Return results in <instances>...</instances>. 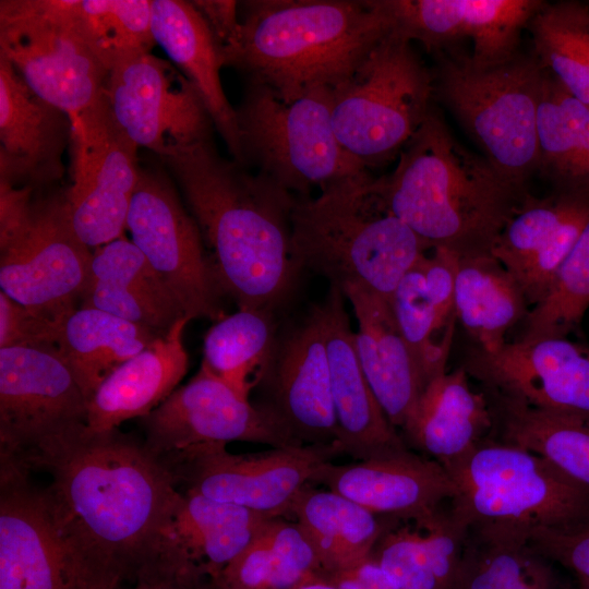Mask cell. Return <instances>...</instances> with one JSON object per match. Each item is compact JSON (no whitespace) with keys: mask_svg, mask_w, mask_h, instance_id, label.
I'll return each mask as SVG.
<instances>
[{"mask_svg":"<svg viewBox=\"0 0 589 589\" xmlns=\"http://www.w3.org/2000/svg\"><path fill=\"white\" fill-rule=\"evenodd\" d=\"M33 470L51 476L44 491L63 540L110 589L177 544L182 493L144 443L118 429L86 426Z\"/></svg>","mask_w":589,"mask_h":589,"instance_id":"cell-1","label":"cell"},{"mask_svg":"<svg viewBox=\"0 0 589 589\" xmlns=\"http://www.w3.org/2000/svg\"><path fill=\"white\" fill-rule=\"evenodd\" d=\"M178 183L223 292L239 309H275L293 293L302 268L293 251L296 196L223 157L214 141L160 159Z\"/></svg>","mask_w":589,"mask_h":589,"instance_id":"cell-2","label":"cell"},{"mask_svg":"<svg viewBox=\"0 0 589 589\" xmlns=\"http://www.w3.org/2000/svg\"><path fill=\"white\" fill-rule=\"evenodd\" d=\"M386 209L432 249L458 257L492 253L530 195L452 134L433 108L392 172L374 179Z\"/></svg>","mask_w":589,"mask_h":589,"instance_id":"cell-3","label":"cell"},{"mask_svg":"<svg viewBox=\"0 0 589 589\" xmlns=\"http://www.w3.org/2000/svg\"><path fill=\"white\" fill-rule=\"evenodd\" d=\"M239 13L240 39L225 67L287 100L335 88L392 31L378 0H250Z\"/></svg>","mask_w":589,"mask_h":589,"instance_id":"cell-4","label":"cell"},{"mask_svg":"<svg viewBox=\"0 0 589 589\" xmlns=\"http://www.w3.org/2000/svg\"><path fill=\"white\" fill-rule=\"evenodd\" d=\"M371 173L296 196L291 236L303 269L325 277L341 292L349 287L389 301L405 274L431 248L389 213Z\"/></svg>","mask_w":589,"mask_h":589,"instance_id":"cell-5","label":"cell"},{"mask_svg":"<svg viewBox=\"0 0 589 589\" xmlns=\"http://www.w3.org/2000/svg\"><path fill=\"white\" fill-rule=\"evenodd\" d=\"M434 98L455 117L492 166L527 189L537 173V118L544 71L534 55L479 63L460 49L435 53Z\"/></svg>","mask_w":589,"mask_h":589,"instance_id":"cell-6","label":"cell"},{"mask_svg":"<svg viewBox=\"0 0 589 589\" xmlns=\"http://www.w3.org/2000/svg\"><path fill=\"white\" fill-rule=\"evenodd\" d=\"M442 465L456 490L449 514L466 530L589 525V488L528 449L488 437Z\"/></svg>","mask_w":589,"mask_h":589,"instance_id":"cell-7","label":"cell"},{"mask_svg":"<svg viewBox=\"0 0 589 589\" xmlns=\"http://www.w3.org/2000/svg\"><path fill=\"white\" fill-rule=\"evenodd\" d=\"M44 189L0 183V287L65 321L87 287L93 250L73 227L65 190Z\"/></svg>","mask_w":589,"mask_h":589,"instance_id":"cell-8","label":"cell"},{"mask_svg":"<svg viewBox=\"0 0 589 589\" xmlns=\"http://www.w3.org/2000/svg\"><path fill=\"white\" fill-rule=\"evenodd\" d=\"M332 89L317 87L287 100L248 82L235 108L242 164L294 196L370 173L337 140Z\"/></svg>","mask_w":589,"mask_h":589,"instance_id":"cell-9","label":"cell"},{"mask_svg":"<svg viewBox=\"0 0 589 589\" xmlns=\"http://www.w3.org/2000/svg\"><path fill=\"white\" fill-rule=\"evenodd\" d=\"M332 91L337 140L368 170L397 158L433 109L432 69L393 31Z\"/></svg>","mask_w":589,"mask_h":589,"instance_id":"cell-10","label":"cell"},{"mask_svg":"<svg viewBox=\"0 0 589 589\" xmlns=\"http://www.w3.org/2000/svg\"><path fill=\"white\" fill-rule=\"evenodd\" d=\"M87 398L55 345L0 348V459L31 472L87 426Z\"/></svg>","mask_w":589,"mask_h":589,"instance_id":"cell-11","label":"cell"},{"mask_svg":"<svg viewBox=\"0 0 589 589\" xmlns=\"http://www.w3.org/2000/svg\"><path fill=\"white\" fill-rule=\"evenodd\" d=\"M0 58L39 97L70 117L105 94L109 70L57 0L0 1Z\"/></svg>","mask_w":589,"mask_h":589,"instance_id":"cell-12","label":"cell"},{"mask_svg":"<svg viewBox=\"0 0 589 589\" xmlns=\"http://www.w3.org/2000/svg\"><path fill=\"white\" fill-rule=\"evenodd\" d=\"M338 445L272 447L232 454L224 443L194 445L157 457L177 488L268 517L289 515L292 500L318 468L341 455Z\"/></svg>","mask_w":589,"mask_h":589,"instance_id":"cell-13","label":"cell"},{"mask_svg":"<svg viewBox=\"0 0 589 589\" xmlns=\"http://www.w3.org/2000/svg\"><path fill=\"white\" fill-rule=\"evenodd\" d=\"M125 229L189 320L226 314L199 226L165 170L140 168Z\"/></svg>","mask_w":589,"mask_h":589,"instance_id":"cell-14","label":"cell"},{"mask_svg":"<svg viewBox=\"0 0 589 589\" xmlns=\"http://www.w3.org/2000/svg\"><path fill=\"white\" fill-rule=\"evenodd\" d=\"M71 176L65 189L73 227L91 249L123 236L139 180L137 145L104 96L72 116Z\"/></svg>","mask_w":589,"mask_h":589,"instance_id":"cell-15","label":"cell"},{"mask_svg":"<svg viewBox=\"0 0 589 589\" xmlns=\"http://www.w3.org/2000/svg\"><path fill=\"white\" fill-rule=\"evenodd\" d=\"M105 96L124 133L160 159L213 140L215 128L196 88L173 63L151 52L113 65Z\"/></svg>","mask_w":589,"mask_h":589,"instance_id":"cell-16","label":"cell"},{"mask_svg":"<svg viewBox=\"0 0 589 589\" xmlns=\"http://www.w3.org/2000/svg\"><path fill=\"white\" fill-rule=\"evenodd\" d=\"M0 589H110L63 540L44 489L0 459Z\"/></svg>","mask_w":589,"mask_h":589,"instance_id":"cell-17","label":"cell"},{"mask_svg":"<svg viewBox=\"0 0 589 589\" xmlns=\"http://www.w3.org/2000/svg\"><path fill=\"white\" fill-rule=\"evenodd\" d=\"M462 366L486 395L589 421V347L567 337L515 339L492 352L472 346Z\"/></svg>","mask_w":589,"mask_h":589,"instance_id":"cell-18","label":"cell"},{"mask_svg":"<svg viewBox=\"0 0 589 589\" xmlns=\"http://www.w3.org/2000/svg\"><path fill=\"white\" fill-rule=\"evenodd\" d=\"M255 404L297 445H338L329 365L318 304L278 337ZM339 446V445H338Z\"/></svg>","mask_w":589,"mask_h":589,"instance_id":"cell-19","label":"cell"},{"mask_svg":"<svg viewBox=\"0 0 589 589\" xmlns=\"http://www.w3.org/2000/svg\"><path fill=\"white\" fill-rule=\"evenodd\" d=\"M141 419L144 445L156 457L194 445L231 441L271 447L297 445L255 404L203 365Z\"/></svg>","mask_w":589,"mask_h":589,"instance_id":"cell-20","label":"cell"},{"mask_svg":"<svg viewBox=\"0 0 589 589\" xmlns=\"http://www.w3.org/2000/svg\"><path fill=\"white\" fill-rule=\"evenodd\" d=\"M392 31L435 53L472 41L479 63L506 60L520 48V35L541 0H378Z\"/></svg>","mask_w":589,"mask_h":589,"instance_id":"cell-21","label":"cell"},{"mask_svg":"<svg viewBox=\"0 0 589 589\" xmlns=\"http://www.w3.org/2000/svg\"><path fill=\"white\" fill-rule=\"evenodd\" d=\"M345 296L329 286L318 304L326 339L338 445L357 461L404 454L410 448L390 423L360 365Z\"/></svg>","mask_w":589,"mask_h":589,"instance_id":"cell-22","label":"cell"},{"mask_svg":"<svg viewBox=\"0 0 589 589\" xmlns=\"http://www.w3.org/2000/svg\"><path fill=\"white\" fill-rule=\"evenodd\" d=\"M311 483L323 484L370 512L397 521L430 517L456 490L443 465L411 450L351 464L322 465Z\"/></svg>","mask_w":589,"mask_h":589,"instance_id":"cell-23","label":"cell"},{"mask_svg":"<svg viewBox=\"0 0 589 589\" xmlns=\"http://www.w3.org/2000/svg\"><path fill=\"white\" fill-rule=\"evenodd\" d=\"M72 119L32 91L0 58V183L47 188L64 173Z\"/></svg>","mask_w":589,"mask_h":589,"instance_id":"cell-24","label":"cell"},{"mask_svg":"<svg viewBox=\"0 0 589 589\" xmlns=\"http://www.w3.org/2000/svg\"><path fill=\"white\" fill-rule=\"evenodd\" d=\"M589 219V199L529 195L497 237L492 254L520 285L529 305L549 293Z\"/></svg>","mask_w":589,"mask_h":589,"instance_id":"cell-25","label":"cell"},{"mask_svg":"<svg viewBox=\"0 0 589 589\" xmlns=\"http://www.w3.org/2000/svg\"><path fill=\"white\" fill-rule=\"evenodd\" d=\"M458 256L445 249L422 255L395 288L389 303L424 385L446 372L455 324Z\"/></svg>","mask_w":589,"mask_h":589,"instance_id":"cell-26","label":"cell"},{"mask_svg":"<svg viewBox=\"0 0 589 589\" xmlns=\"http://www.w3.org/2000/svg\"><path fill=\"white\" fill-rule=\"evenodd\" d=\"M357 318L362 371L390 423L402 429L425 385L388 300L362 288L342 291Z\"/></svg>","mask_w":589,"mask_h":589,"instance_id":"cell-27","label":"cell"},{"mask_svg":"<svg viewBox=\"0 0 589 589\" xmlns=\"http://www.w3.org/2000/svg\"><path fill=\"white\" fill-rule=\"evenodd\" d=\"M151 15L155 43L196 88L232 159L243 165L236 109L220 80V48L207 23L183 0H151Z\"/></svg>","mask_w":589,"mask_h":589,"instance_id":"cell-28","label":"cell"},{"mask_svg":"<svg viewBox=\"0 0 589 589\" xmlns=\"http://www.w3.org/2000/svg\"><path fill=\"white\" fill-rule=\"evenodd\" d=\"M189 321L179 318L99 384L88 400V429L109 431L132 418H143L176 390L188 370L183 330Z\"/></svg>","mask_w":589,"mask_h":589,"instance_id":"cell-29","label":"cell"},{"mask_svg":"<svg viewBox=\"0 0 589 589\" xmlns=\"http://www.w3.org/2000/svg\"><path fill=\"white\" fill-rule=\"evenodd\" d=\"M81 301V306L105 311L159 336L185 317L144 254L123 236L93 250L89 279Z\"/></svg>","mask_w":589,"mask_h":589,"instance_id":"cell-30","label":"cell"},{"mask_svg":"<svg viewBox=\"0 0 589 589\" xmlns=\"http://www.w3.org/2000/svg\"><path fill=\"white\" fill-rule=\"evenodd\" d=\"M493 423L485 394L460 365L428 383L401 431L408 447L444 464L486 440Z\"/></svg>","mask_w":589,"mask_h":589,"instance_id":"cell-31","label":"cell"},{"mask_svg":"<svg viewBox=\"0 0 589 589\" xmlns=\"http://www.w3.org/2000/svg\"><path fill=\"white\" fill-rule=\"evenodd\" d=\"M467 530L448 508L388 527L371 557L398 589H453Z\"/></svg>","mask_w":589,"mask_h":589,"instance_id":"cell-32","label":"cell"},{"mask_svg":"<svg viewBox=\"0 0 589 589\" xmlns=\"http://www.w3.org/2000/svg\"><path fill=\"white\" fill-rule=\"evenodd\" d=\"M289 515L313 544L321 564L320 575L347 570L368 561L383 532L399 522L311 484L297 493Z\"/></svg>","mask_w":589,"mask_h":589,"instance_id":"cell-33","label":"cell"},{"mask_svg":"<svg viewBox=\"0 0 589 589\" xmlns=\"http://www.w3.org/2000/svg\"><path fill=\"white\" fill-rule=\"evenodd\" d=\"M455 311L473 347L492 352L522 323L529 303L515 277L490 253L458 257Z\"/></svg>","mask_w":589,"mask_h":589,"instance_id":"cell-34","label":"cell"},{"mask_svg":"<svg viewBox=\"0 0 589 589\" xmlns=\"http://www.w3.org/2000/svg\"><path fill=\"white\" fill-rule=\"evenodd\" d=\"M453 589H565L554 563L528 542L525 530L469 528Z\"/></svg>","mask_w":589,"mask_h":589,"instance_id":"cell-35","label":"cell"},{"mask_svg":"<svg viewBox=\"0 0 589 589\" xmlns=\"http://www.w3.org/2000/svg\"><path fill=\"white\" fill-rule=\"evenodd\" d=\"M537 139V173L552 185V192L589 199V108L545 72Z\"/></svg>","mask_w":589,"mask_h":589,"instance_id":"cell-36","label":"cell"},{"mask_svg":"<svg viewBox=\"0 0 589 589\" xmlns=\"http://www.w3.org/2000/svg\"><path fill=\"white\" fill-rule=\"evenodd\" d=\"M158 334L105 311L80 306L64 321L57 348L73 371L87 402L99 384Z\"/></svg>","mask_w":589,"mask_h":589,"instance_id":"cell-37","label":"cell"},{"mask_svg":"<svg viewBox=\"0 0 589 589\" xmlns=\"http://www.w3.org/2000/svg\"><path fill=\"white\" fill-rule=\"evenodd\" d=\"M269 518L240 505L183 491L173 519V536L213 584Z\"/></svg>","mask_w":589,"mask_h":589,"instance_id":"cell-38","label":"cell"},{"mask_svg":"<svg viewBox=\"0 0 589 589\" xmlns=\"http://www.w3.org/2000/svg\"><path fill=\"white\" fill-rule=\"evenodd\" d=\"M492 414L490 438L528 449L589 488V421L530 408L486 395Z\"/></svg>","mask_w":589,"mask_h":589,"instance_id":"cell-39","label":"cell"},{"mask_svg":"<svg viewBox=\"0 0 589 589\" xmlns=\"http://www.w3.org/2000/svg\"><path fill=\"white\" fill-rule=\"evenodd\" d=\"M278 337L273 310L238 309L207 330L201 365L249 398L273 360Z\"/></svg>","mask_w":589,"mask_h":589,"instance_id":"cell-40","label":"cell"},{"mask_svg":"<svg viewBox=\"0 0 589 589\" xmlns=\"http://www.w3.org/2000/svg\"><path fill=\"white\" fill-rule=\"evenodd\" d=\"M320 572L317 554L301 526L272 517L214 581L247 589H294Z\"/></svg>","mask_w":589,"mask_h":589,"instance_id":"cell-41","label":"cell"},{"mask_svg":"<svg viewBox=\"0 0 589 589\" xmlns=\"http://www.w3.org/2000/svg\"><path fill=\"white\" fill-rule=\"evenodd\" d=\"M531 52L568 95L589 108V5L543 2L528 23Z\"/></svg>","mask_w":589,"mask_h":589,"instance_id":"cell-42","label":"cell"},{"mask_svg":"<svg viewBox=\"0 0 589 589\" xmlns=\"http://www.w3.org/2000/svg\"><path fill=\"white\" fill-rule=\"evenodd\" d=\"M57 4L109 71L129 57L151 52L156 44L148 0H57Z\"/></svg>","mask_w":589,"mask_h":589,"instance_id":"cell-43","label":"cell"},{"mask_svg":"<svg viewBox=\"0 0 589 589\" xmlns=\"http://www.w3.org/2000/svg\"><path fill=\"white\" fill-rule=\"evenodd\" d=\"M589 308V219L546 297L529 310L515 339L566 337Z\"/></svg>","mask_w":589,"mask_h":589,"instance_id":"cell-44","label":"cell"},{"mask_svg":"<svg viewBox=\"0 0 589 589\" xmlns=\"http://www.w3.org/2000/svg\"><path fill=\"white\" fill-rule=\"evenodd\" d=\"M63 323L25 308L3 291L0 292V348L57 346Z\"/></svg>","mask_w":589,"mask_h":589,"instance_id":"cell-45","label":"cell"},{"mask_svg":"<svg viewBox=\"0 0 589 589\" xmlns=\"http://www.w3.org/2000/svg\"><path fill=\"white\" fill-rule=\"evenodd\" d=\"M528 542L554 564L589 579V525L573 530L533 529Z\"/></svg>","mask_w":589,"mask_h":589,"instance_id":"cell-46","label":"cell"},{"mask_svg":"<svg viewBox=\"0 0 589 589\" xmlns=\"http://www.w3.org/2000/svg\"><path fill=\"white\" fill-rule=\"evenodd\" d=\"M204 569L179 545L171 546L136 576L134 589H212Z\"/></svg>","mask_w":589,"mask_h":589,"instance_id":"cell-47","label":"cell"},{"mask_svg":"<svg viewBox=\"0 0 589 589\" xmlns=\"http://www.w3.org/2000/svg\"><path fill=\"white\" fill-rule=\"evenodd\" d=\"M191 2L213 33L220 48L225 67L226 58L236 49L241 35L239 2L225 0H197Z\"/></svg>","mask_w":589,"mask_h":589,"instance_id":"cell-48","label":"cell"},{"mask_svg":"<svg viewBox=\"0 0 589 589\" xmlns=\"http://www.w3.org/2000/svg\"><path fill=\"white\" fill-rule=\"evenodd\" d=\"M320 576L338 589H398L372 557L357 567Z\"/></svg>","mask_w":589,"mask_h":589,"instance_id":"cell-49","label":"cell"},{"mask_svg":"<svg viewBox=\"0 0 589 589\" xmlns=\"http://www.w3.org/2000/svg\"><path fill=\"white\" fill-rule=\"evenodd\" d=\"M294 589H338V588L327 582L320 575H314L310 577L309 579L304 580L303 582H301Z\"/></svg>","mask_w":589,"mask_h":589,"instance_id":"cell-50","label":"cell"},{"mask_svg":"<svg viewBox=\"0 0 589 589\" xmlns=\"http://www.w3.org/2000/svg\"><path fill=\"white\" fill-rule=\"evenodd\" d=\"M212 589H247V588H239V587L230 586L223 581L217 580L213 582Z\"/></svg>","mask_w":589,"mask_h":589,"instance_id":"cell-51","label":"cell"},{"mask_svg":"<svg viewBox=\"0 0 589 589\" xmlns=\"http://www.w3.org/2000/svg\"><path fill=\"white\" fill-rule=\"evenodd\" d=\"M577 578V589H589V579L584 577H576Z\"/></svg>","mask_w":589,"mask_h":589,"instance_id":"cell-52","label":"cell"}]
</instances>
